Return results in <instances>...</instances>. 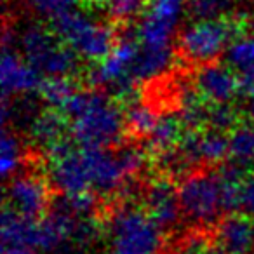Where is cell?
<instances>
[{
	"instance_id": "f546056e",
	"label": "cell",
	"mask_w": 254,
	"mask_h": 254,
	"mask_svg": "<svg viewBox=\"0 0 254 254\" xmlns=\"http://www.w3.org/2000/svg\"><path fill=\"white\" fill-rule=\"evenodd\" d=\"M237 75H239L240 94L247 96V98H253L254 96V66L237 71Z\"/></svg>"
},
{
	"instance_id": "d4e9b609",
	"label": "cell",
	"mask_w": 254,
	"mask_h": 254,
	"mask_svg": "<svg viewBox=\"0 0 254 254\" xmlns=\"http://www.w3.org/2000/svg\"><path fill=\"white\" fill-rule=\"evenodd\" d=\"M226 64L235 71L254 66V33L239 35L226 49Z\"/></svg>"
},
{
	"instance_id": "7a4b0ae2",
	"label": "cell",
	"mask_w": 254,
	"mask_h": 254,
	"mask_svg": "<svg viewBox=\"0 0 254 254\" xmlns=\"http://www.w3.org/2000/svg\"><path fill=\"white\" fill-rule=\"evenodd\" d=\"M162 230L146 209L120 205L106 225L108 254H159L164 246Z\"/></svg>"
},
{
	"instance_id": "4dcf8cb0",
	"label": "cell",
	"mask_w": 254,
	"mask_h": 254,
	"mask_svg": "<svg viewBox=\"0 0 254 254\" xmlns=\"http://www.w3.org/2000/svg\"><path fill=\"white\" fill-rule=\"evenodd\" d=\"M2 254H37V251L25 246H2Z\"/></svg>"
},
{
	"instance_id": "d6986e66",
	"label": "cell",
	"mask_w": 254,
	"mask_h": 254,
	"mask_svg": "<svg viewBox=\"0 0 254 254\" xmlns=\"http://www.w3.org/2000/svg\"><path fill=\"white\" fill-rule=\"evenodd\" d=\"M25 155V145L21 138L4 127L2 139H0V174L4 180H11L21 171Z\"/></svg>"
},
{
	"instance_id": "4316f807",
	"label": "cell",
	"mask_w": 254,
	"mask_h": 254,
	"mask_svg": "<svg viewBox=\"0 0 254 254\" xmlns=\"http://www.w3.org/2000/svg\"><path fill=\"white\" fill-rule=\"evenodd\" d=\"M239 122V113L232 106V103H223V105H211L207 110V124L211 129L216 131H232Z\"/></svg>"
},
{
	"instance_id": "5bb4252c",
	"label": "cell",
	"mask_w": 254,
	"mask_h": 254,
	"mask_svg": "<svg viewBox=\"0 0 254 254\" xmlns=\"http://www.w3.org/2000/svg\"><path fill=\"white\" fill-rule=\"evenodd\" d=\"M218 247L228 254H251L254 251V223L249 216H228L218 223Z\"/></svg>"
},
{
	"instance_id": "3957f363",
	"label": "cell",
	"mask_w": 254,
	"mask_h": 254,
	"mask_svg": "<svg viewBox=\"0 0 254 254\" xmlns=\"http://www.w3.org/2000/svg\"><path fill=\"white\" fill-rule=\"evenodd\" d=\"M19 53L42 77H71L78 68V56L53 28L28 23L16 35Z\"/></svg>"
},
{
	"instance_id": "ffe728a7",
	"label": "cell",
	"mask_w": 254,
	"mask_h": 254,
	"mask_svg": "<svg viewBox=\"0 0 254 254\" xmlns=\"http://www.w3.org/2000/svg\"><path fill=\"white\" fill-rule=\"evenodd\" d=\"M230 159L232 164L246 167L254 164V127L237 126L230 131Z\"/></svg>"
},
{
	"instance_id": "30bf717a",
	"label": "cell",
	"mask_w": 254,
	"mask_h": 254,
	"mask_svg": "<svg viewBox=\"0 0 254 254\" xmlns=\"http://www.w3.org/2000/svg\"><path fill=\"white\" fill-rule=\"evenodd\" d=\"M0 82L4 99H18L37 92L44 80L19 49L14 46H4L0 61Z\"/></svg>"
},
{
	"instance_id": "cb8c5ba5",
	"label": "cell",
	"mask_w": 254,
	"mask_h": 254,
	"mask_svg": "<svg viewBox=\"0 0 254 254\" xmlns=\"http://www.w3.org/2000/svg\"><path fill=\"white\" fill-rule=\"evenodd\" d=\"M39 92H40V98L49 106L63 110V106L77 92V87L70 80V77H49L42 82Z\"/></svg>"
},
{
	"instance_id": "44dd1931",
	"label": "cell",
	"mask_w": 254,
	"mask_h": 254,
	"mask_svg": "<svg viewBox=\"0 0 254 254\" xmlns=\"http://www.w3.org/2000/svg\"><path fill=\"white\" fill-rule=\"evenodd\" d=\"M160 115L155 112L152 105L146 103H131L126 110V126L127 129L136 136L141 138H148L150 132L153 131V127L157 126Z\"/></svg>"
},
{
	"instance_id": "1f68e13d",
	"label": "cell",
	"mask_w": 254,
	"mask_h": 254,
	"mask_svg": "<svg viewBox=\"0 0 254 254\" xmlns=\"http://www.w3.org/2000/svg\"><path fill=\"white\" fill-rule=\"evenodd\" d=\"M200 254H228V253H225L221 247H205Z\"/></svg>"
},
{
	"instance_id": "f1b7e54d",
	"label": "cell",
	"mask_w": 254,
	"mask_h": 254,
	"mask_svg": "<svg viewBox=\"0 0 254 254\" xmlns=\"http://www.w3.org/2000/svg\"><path fill=\"white\" fill-rule=\"evenodd\" d=\"M78 0H26L30 11L40 18L54 19L63 12L73 9Z\"/></svg>"
},
{
	"instance_id": "603a6c76",
	"label": "cell",
	"mask_w": 254,
	"mask_h": 254,
	"mask_svg": "<svg viewBox=\"0 0 254 254\" xmlns=\"http://www.w3.org/2000/svg\"><path fill=\"white\" fill-rule=\"evenodd\" d=\"M239 0H188V12L195 19H226L237 11Z\"/></svg>"
},
{
	"instance_id": "484cf974",
	"label": "cell",
	"mask_w": 254,
	"mask_h": 254,
	"mask_svg": "<svg viewBox=\"0 0 254 254\" xmlns=\"http://www.w3.org/2000/svg\"><path fill=\"white\" fill-rule=\"evenodd\" d=\"M188 9V0H148L146 14L166 21L173 26L180 25L181 16Z\"/></svg>"
},
{
	"instance_id": "277c9868",
	"label": "cell",
	"mask_w": 254,
	"mask_h": 254,
	"mask_svg": "<svg viewBox=\"0 0 254 254\" xmlns=\"http://www.w3.org/2000/svg\"><path fill=\"white\" fill-rule=\"evenodd\" d=\"M51 28L68 47L75 51L78 58L92 63H98L108 56L117 44L112 26L78 9H70L51 19Z\"/></svg>"
},
{
	"instance_id": "8fae6325",
	"label": "cell",
	"mask_w": 254,
	"mask_h": 254,
	"mask_svg": "<svg viewBox=\"0 0 254 254\" xmlns=\"http://www.w3.org/2000/svg\"><path fill=\"white\" fill-rule=\"evenodd\" d=\"M91 176L92 190L103 195L119 191L129 181V173L119 155V150L110 148H82Z\"/></svg>"
},
{
	"instance_id": "7402d4cb",
	"label": "cell",
	"mask_w": 254,
	"mask_h": 254,
	"mask_svg": "<svg viewBox=\"0 0 254 254\" xmlns=\"http://www.w3.org/2000/svg\"><path fill=\"white\" fill-rule=\"evenodd\" d=\"M96 4L112 21L129 23L143 14L148 0H96Z\"/></svg>"
},
{
	"instance_id": "ac0fdd59",
	"label": "cell",
	"mask_w": 254,
	"mask_h": 254,
	"mask_svg": "<svg viewBox=\"0 0 254 254\" xmlns=\"http://www.w3.org/2000/svg\"><path fill=\"white\" fill-rule=\"evenodd\" d=\"M174 61V49H145L139 47L134 66V77L138 82L160 77L171 68Z\"/></svg>"
},
{
	"instance_id": "e0dca14e",
	"label": "cell",
	"mask_w": 254,
	"mask_h": 254,
	"mask_svg": "<svg viewBox=\"0 0 254 254\" xmlns=\"http://www.w3.org/2000/svg\"><path fill=\"white\" fill-rule=\"evenodd\" d=\"M181 129H183V122L180 117L174 115H160L157 126L153 127V131L146 138V145L148 150L153 152L159 157H166L173 153L178 148L180 141L183 139L181 136Z\"/></svg>"
},
{
	"instance_id": "ba28073f",
	"label": "cell",
	"mask_w": 254,
	"mask_h": 254,
	"mask_svg": "<svg viewBox=\"0 0 254 254\" xmlns=\"http://www.w3.org/2000/svg\"><path fill=\"white\" fill-rule=\"evenodd\" d=\"M47 153L51 183L63 193V197L92 195V183L84 150L71 148L66 143H61Z\"/></svg>"
},
{
	"instance_id": "d6a6232c",
	"label": "cell",
	"mask_w": 254,
	"mask_h": 254,
	"mask_svg": "<svg viewBox=\"0 0 254 254\" xmlns=\"http://www.w3.org/2000/svg\"><path fill=\"white\" fill-rule=\"evenodd\" d=\"M247 115H249V119L254 122V96L249 98V103H247Z\"/></svg>"
},
{
	"instance_id": "6da1fadb",
	"label": "cell",
	"mask_w": 254,
	"mask_h": 254,
	"mask_svg": "<svg viewBox=\"0 0 254 254\" xmlns=\"http://www.w3.org/2000/svg\"><path fill=\"white\" fill-rule=\"evenodd\" d=\"M61 112L80 148H110L127 129L126 110L103 91L77 89Z\"/></svg>"
},
{
	"instance_id": "5b68a950",
	"label": "cell",
	"mask_w": 254,
	"mask_h": 254,
	"mask_svg": "<svg viewBox=\"0 0 254 254\" xmlns=\"http://www.w3.org/2000/svg\"><path fill=\"white\" fill-rule=\"evenodd\" d=\"M239 37V23L226 19H195L178 39L180 54L191 64L214 63L221 54H226L230 44Z\"/></svg>"
},
{
	"instance_id": "2e32d148",
	"label": "cell",
	"mask_w": 254,
	"mask_h": 254,
	"mask_svg": "<svg viewBox=\"0 0 254 254\" xmlns=\"http://www.w3.org/2000/svg\"><path fill=\"white\" fill-rule=\"evenodd\" d=\"M0 235H2V246H25L35 249L37 221L7 207L2 214Z\"/></svg>"
},
{
	"instance_id": "83f0119b",
	"label": "cell",
	"mask_w": 254,
	"mask_h": 254,
	"mask_svg": "<svg viewBox=\"0 0 254 254\" xmlns=\"http://www.w3.org/2000/svg\"><path fill=\"white\" fill-rule=\"evenodd\" d=\"M235 211L254 218V174H244L235 193Z\"/></svg>"
},
{
	"instance_id": "9a60e30c",
	"label": "cell",
	"mask_w": 254,
	"mask_h": 254,
	"mask_svg": "<svg viewBox=\"0 0 254 254\" xmlns=\"http://www.w3.org/2000/svg\"><path fill=\"white\" fill-rule=\"evenodd\" d=\"M68 120L63 119L60 113L47 110V112H39L33 120L28 124L30 139L40 148H46L47 152L54 146L61 145L63 136L66 132Z\"/></svg>"
},
{
	"instance_id": "52a82bcc",
	"label": "cell",
	"mask_w": 254,
	"mask_h": 254,
	"mask_svg": "<svg viewBox=\"0 0 254 254\" xmlns=\"http://www.w3.org/2000/svg\"><path fill=\"white\" fill-rule=\"evenodd\" d=\"M139 53L138 37L131 33H124L117 39L112 53L101 61L96 63L91 71V82L98 87H106L119 94L131 92L132 85L136 84L134 66Z\"/></svg>"
},
{
	"instance_id": "8992f818",
	"label": "cell",
	"mask_w": 254,
	"mask_h": 254,
	"mask_svg": "<svg viewBox=\"0 0 254 254\" xmlns=\"http://www.w3.org/2000/svg\"><path fill=\"white\" fill-rule=\"evenodd\" d=\"M183 216L193 225L207 226L226 211L225 183L221 173H191L178 187Z\"/></svg>"
},
{
	"instance_id": "836d02e7",
	"label": "cell",
	"mask_w": 254,
	"mask_h": 254,
	"mask_svg": "<svg viewBox=\"0 0 254 254\" xmlns=\"http://www.w3.org/2000/svg\"><path fill=\"white\" fill-rule=\"evenodd\" d=\"M251 254H254V251H253V253H251Z\"/></svg>"
},
{
	"instance_id": "9c48e42d",
	"label": "cell",
	"mask_w": 254,
	"mask_h": 254,
	"mask_svg": "<svg viewBox=\"0 0 254 254\" xmlns=\"http://www.w3.org/2000/svg\"><path fill=\"white\" fill-rule=\"evenodd\" d=\"M7 207L26 218L37 219L49 207L51 190L46 180L35 173H18L5 188Z\"/></svg>"
},
{
	"instance_id": "4fadbf2b",
	"label": "cell",
	"mask_w": 254,
	"mask_h": 254,
	"mask_svg": "<svg viewBox=\"0 0 254 254\" xmlns=\"http://www.w3.org/2000/svg\"><path fill=\"white\" fill-rule=\"evenodd\" d=\"M145 209L162 228H174L183 216L178 188L166 178H157L145 188Z\"/></svg>"
},
{
	"instance_id": "7c38bea8",
	"label": "cell",
	"mask_w": 254,
	"mask_h": 254,
	"mask_svg": "<svg viewBox=\"0 0 254 254\" xmlns=\"http://www.w3.org/2000/svg\"><path fill=\"white\" fill-rule=\"evenodd\" d=\"M195 91L209 105L232 103L240 94L239 75L230 64H202L195 73Z\"/></svg>"
},
{
	"instance_id": "e575fe53",
	"label": "cell",
	"mask_w": 254,
	"mask_h": 254,
	"mask_svg": "<svg viewBox=\"0 0 254 254\" xmlns=\"http://www.w3.org/2000/svg\"><path fill=\"white\" fill-rule=\"evenodd\" d=\"M253 2H254V0H253Z\"/></svg>"
}]
</instances>
